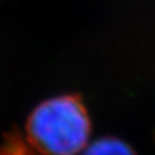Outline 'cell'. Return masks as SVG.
Instances as JSON below:
<instances>
[{
	"mask_svg": "<svg viewBox=\"0 0 155 155\" xmlns=\"http://www.w3.org/2000/svg\"><path fill=\"white\" fill-rule=\"evenodd\" d=\"M81 155H136L134 150L116 137H102L88 143L80 153Z\"/></svg>",
	"mask_w": 155,
	"mask_h": 155,
	"instance_id": "cell-2",
	"label": "cell"
},
{
	"mask_svg": "<svg viewBox=\"0 0 155 155\" xmlns=\"http://www.w3.org/2000/svg\"><path fill=\"white\" fill-rule=\"evenodd\" d=\"M91 130V119L80 97L56 96L32 110L23 136H9L0 155H78L88 145Z\"/></svg>",
	"mask_w": 155,
	"mask_h": 155,
	"instance_id": "cell-1",
	"label": "cell"
}]
</instances>
